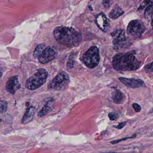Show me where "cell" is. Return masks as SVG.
Listing matches in <instances>:
<instances>
[{
  "label": "cell",
  "mask_w": 153,
  "mask_h": 153,
  "mask_svg": "<svg viewBox=\"0 0 153 153\" xmlns=\"http://www.w3.org/2000/svg\"><path fill=\"white\" fill-rule=\"evenodd\" d=\"M53 35L59 43L68 47L78 46L82 39L80 33L74 28L67 27H56L53 31Z\"/></svg>",
  "instance_id": "obj_1"
},
{
  "label": "cell",
  "mask_w": 153,
  "mask_h": 153,
  "mask_svg": "<svg viewBox=\"0 0 153 153\" xmlns=\"http://www.w3.org/2000/svg\"><path fill=\"white\" fill-rule=\"evenodd\" d=\"M114 69L118 71H132L137 70L141 66V62L131 52L120 53L113 57Z\"/></svg>",
  "instance_id": "obj_2"
},
{
  "label": "cell",
  "mask_w": 153,
  "mask_h": 153,
  "mask_svg": "<svg viewBox=\"0 0 153 153\" xmlns=\"http://www.w3.org/2000/svg\"><path fill=\"white\" fill-rule=\"evenodd\" d=\"M48 73L46 70L41 68L27 79L25 87L30 90H36L41 87L47 80Z\"/></svg>",
  "instance_id": "obj_3"
},
{
  "label": "cell",
  "mask_w": 153,
  "mask_h": 153,
  "mask_svg": "<svg viewBox=\"0 0 153 153\" xmlns=\"http://www.w3.org/2000/svg\"><path fill=\"white\" fill-rule=\"evenodd\" d=\"M113 38V44L114 50L120 51L127 48L131 44L129 40L126 37L124 31L116 29L111 33Z\"/></svg>",
  "instance_id": "obj_4"
},
{
  "label": "cell",
  "mask_w": 153,
  "mask_h": 153,
  "mask_svg": "<svg viewBox=\"0 0 153 153\" xmlns=\"http://www.w3.org/2000/svg\"><path fill=\"white\" fill-rule=\"evenodd\" d=\"M69 82L68 75L66 72L62 71L49 82L48 88L49 90L53 91L65 90L68 88Z\"/></svg>",
  "instance_id": "obj_5"
},
{
  "label": "cell",
  "mask_w": 153,
  "mask_h": 153,
  "mask_svg": "<svg viewBox=\"0 0 153 153\" xmlns=\"http://www.w3.org/2000/svg\"><path fill=\"white\" fill-rule=\"evenodd\" d=\"M83 62L89 68H94L98 66L100 60L98 48L93 46L89 48L83 55Z\"/></svg>",
  "instance_id": "obj_6"
},
{
  "label": "cell",
  "mask_w": 153,
  "mask_h": 153,
  "mask_svg": "<svg viewBox=\"0 0 153 153\" xmlns=\"http://www.w3.org/2000/svg\"><path fill=\"white\" fill-rule=\"evenodd\" d=\"M146 31V27L142 21L140 20H133L129 23L127 27V33L131 36L139 37Z\"/></svg>",
  "instance_id": "obj_7"
},
{
  "label": "cell",
  "mask_w": 153,
  "mask_h": 153,
  "mask_svg": "<svg viewBox=\"0 0 153 153\" xmlns=\"http://www.w3.org/2000/svg\"><path fill=\"white\" fill-rule=\"evenodd\" d=\"M55 56L56 53L54 50L50 46H48L40 54L38 60L42 64H47L53 60L55 59Z\"/></svg>",
  "instance_id": "obj_8"
},
{
  "label": "cell",
  "mask_w": 153,
  "mask_h": 153,
  "mask_svg": "<svg viewBox=\"0 0 153 153\" xmlns=\"http://www.w3.org/2000/svg\"><path fill=\"white\" fill-rule=\"evenodd\" d=\"M119 79L123 85L129 88H136L146 87L145 82L141 79L125 77H119Z\"/></svg>",
  "instance_id": "obj_9"
},
{
  "label": "cell",
  "mask_w": 153,
  "mask_h": 153,
  "mask_svg": "<svg viewBox=\"0 0 153 153\" xmlns=\"http://www.w3.org/2000/svg\"><path fill=\"white\" fill-rule=\"evenodd\" d=\"M96 23L97 27L102 31L106 32L110 27V20L104 13L98 14L96 17Z\"/></svg>",
  "instance_id": "obj_10"
},
{
  "label": "cell",
  "mask_w": 153,
  "mask_h": 153,
  "mask_svg": "<svg viewBox=\"0 0 153 153\" xmlns=\"http://www.w3.org/2000/svg\"><path fill=\"white\" fill-rule=\"evenodd\" d=\"M21 87L18 77L15 76L11 77L7 81L6 88L7 91L12 94H15L16 92Z\"/></svg>",
  "instance_id": "obj_11"
},
{
  "label": "cell",
  "mask_w": 153,
  "mask_h": 153,
  "mask_svg": "<svg viewBox=\"0 0 153 153\" xmlns=\"http://www.w3.org/2000/svg\"><path fill=\"white\" fill-rule=\"evenodd\" d=\"M35 108L33 106L29 107L26 111L22 120V123L26 124L33 120L35 114Z\"/></svg>",
  "instance_id": "obj_12"
},
{
  "label": "cell",
  "mask_w": 153,
  "mask_h": 153,
  "mask_svg": "<svg viewBox=\"0 0 153 153\" xmlns=\"http://www.w3.org/2000/svg\"><path fill=\"white\" fill-rule=\"evenodd\" d=\"M124 12L121 8L118 5H116L109 13V16L112 19H115L120 17L124 14Z\"/></svg>",
  "instance_id": "obj_13"
},
{
  "label": "cell",
  "mask_w": 153,
  "mask_h": 153,
  "mask_svg": "<svg viewBox=\"0 0 153 153\" xmlns=\"http://www.w3.org/2000/svg\"><path fill=\"white\" fill-rule=\"evenodd\" d=\"M112 98L114 102L116 104H120L123 100V93L119 89H115L112 94Z\"/></svg>",
  "instance_id": "obj_14"
},
{
  "label": "cell",
  "mask_w": 153,
  "mask_h": 153,
  "mask_svg": "<svg viewBox=\"0 0 153 153\" xmlns=\"http://www.w3.org/2000/svg\"><path fill=\"white\" fill-rule=\"evenodd\" d=\"M153 14V2L151 1L148 6L145 9L144 13V16L145 19L148 21H150L152 19Z\"/></svg>",
  "instance_id": "obj_15"
},
{
  "label": "cell",
  "mask_w": 153,
  "mask_h": 153,
  "mask_svg": "<svg viewBox=\"0 0 153 153\" xmlns=\"http://www.w3.org/2000/svg\"><path fill=\"white\" fill-rule=\"evenodd\" d=\"M51 102L50 101L44 105L42 109L39 111L38 113V116L42 117V116H45L46 114H48L51 111Z\"/></svg>",
  "instance_id": "obj_16"
},
{
  "label": "cell",
  "mask_w": 153,
  "mask_h": 153,
  "mask_svg": "<svg viewBox=\"0 0 153 153\" xmlns=\"http://www.w3.org/2000/svg\"><path fill=\"white\" fill-rule=\"evenodd\" d=\"M46 46L44 44L39 45L35 50L33 53V56L35 59H38L40 54L46 48Z\"/></svg>",
  "instance_id": "obj_17"
},
{
  "label": "cell",
  "mask_w": 153,
  "mask_h": 153,
  "mask_svg": "<svg viewBox=\"0 0 153 153\" xmlns=\"http://www.w3.org/2000/svg\"><path fill=\"white\" fill-rule=\"evenodd\" d=\"M7 103L6 101L1 100L0 102V112L1 114L4 113L7 111Z\"/></svg>",
  "instance_id": "obj_18"
},
{
  "label": "cell",
  "mask_w": 153,
  "mask_h": 153,
  "mask_svg": "<svg viewBox=\"0 0 153 153\" xmlns=\"http://www.w3.org/2000/svg\"><path fill=\"white\" fill-rule=\"evenodd\" d=\"M136 136H137V134H134L132 135L131 137H126L120 139L116 140H112L111 141L110 143L111 144H116L117 143H119L120 141H123V140H126L129 139H134L136 138Z\"/></svg>",
  "instance_id": "obj_19"
},
{
  "label": "cell",
  "mask_w": 153,
  "mask_h": 153,
  "mask_svg": "<svg viewBox=\"0 0 153 153\" xmlns=\"http://www.w3.org/2000/svg\"><path fill=\"white\" fill-rule=\"evenodd\" d=\"M108 117L111 121H114L119 118V114L115 112H111L109 113L108 114Z\"/></svg>",
  "instance_id": "obj_20"
},
{
  "label": "cell",
  "mask_w": 153,
  "mask_h": 153,
  "mask_svg": "<svg viewBox=\"0 0 153 153\" xmlns=\"http://www.w3.org/2000/svg\"><path fill=\"white\" fill-rule=\"evenodd\" d=\"M150 2H151V1H143L140 5L139 7L138 8V10H143L144 9H146V8L148 6Z\"/></svg>",
  "instance_id": "obj_21"
},
{
  "label": "cell",
  "mask_w": 153,
  "mask_h": 153,
  "mask_svg": "<svg viewBox=\"0 0 153 153\" xmlns=\"http://www.w3.org/2000/svg\"><path fill=\"white\" fill-rule=\"evenodd\" d=\"M132 106L136 112H139L141 111V106L138 104L134 103L132 104Z\"/></svg>",
  "instance_id": "obj_22"
},
{
  "label": "cell",
  "mask_w": 153,
  "mask_h": 153,
  "mask_svg": "<svg viewBox=\"0 0 153 153\" xmlns=\"http://www.w3.org/2000/svg\"><path fill=\"white\" fill-rule=\"evenodd\" d=\"M126 123H127L126 122H123L119 123L118 125H115V126L114 125V126H113V127L115 128L118 129H122L123 128H124V127H125V125H126Z\"/></svg>",
  "instance_id": "obj_23"
},
{
  "label": "cell",
  "mask_w": 153,
  "mask_h": 153,
  "mask_svg": "<svg viewBox=\"0 0 153 153\" xmlns=\"http://www.w3.org/2000/svg\"><path fill=\"white\" fill-rule=\"evenodd\" d=\"M145 69L147 71H153V62L151 63L147 64L145 67Z\"/></svg>",
  "instance_id": "obj_24"
},
{
  "label": "cell",
  "mask_w": 153,
  "mask_h": 153,
  "mask_svg": "<svg viewBox=\"0 0 153 153\" xmlns=\"http://www.w3.org/2000/svg\"><path fill=\"white\" fill-rule=\"evenodd\" d=\"M103 5L105 8H108L110 7L111 3L109 1H102Z\"/></svg>",
  "instance_id": "obj_25"
},
{
  "label": "cell",
  "mask_w": 153,
  "mask_h": 153,
  "mask_svg": "<svg viewBox=\"0 0 153 153\" xmlns=\"http://www.w3.org/2000/svg\"><path fill=\"white\" fill-rule=\"evenodd\" d=\"M151 27H152V28L153 29V19L152 20V22L151 23Z\"/></svg>",
  "instance_id": "obj_26"
},
{
  "label": "cell",
  "mask_w": 153,
  "mask_h": 153,
  "mask_svg": "<svg viewBox=\"0 0 153 153\" xmlns=\"http://www.w3.org/2000/svg\"><path fill=\"white\" fill-rule=\"evenodd\" d=\"M115 153V152H108V153Z\"/></svg>",
  "instance_id": "obj_27"
},
{
  "label": "cell",
  "mask_w": 153,
  "mask_h": 153,
  "mask_svg": "<svg viewBox=\"0 0 153 153\" xmlns=\"http://www.w3.org/2000/svg\"><path fill=\"white\" fill-rule=\"evenodd\" d=\"M151 136H153V133H152V134H151Z\"/></svg>",
  "instance_id": "obj_28"
}]
</instances>
